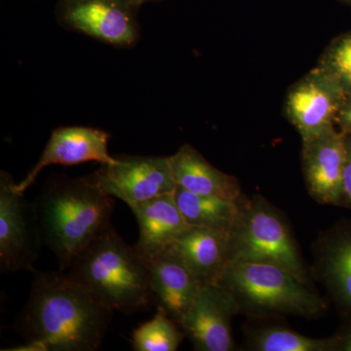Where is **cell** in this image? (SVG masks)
<instances>
[{
	"mask_svg": "<svg viewBox=\"0 0 351 351\" xmlns=\"http://www.w3.org/2000/svg\"><path fill=\"white\" fill-rule=\"evenodd\" d=\"M112 313L69 274L39 272L18 326L27 341L45 351H94Z\"/></svg>",
	"mask_w": 351,
	"mask_h": 351,
	"instance_id": "obj_1",
	"label": "cell"
},
{
	"mask_svg": "<svg viewBox=\"0 0 351 351\" xmlns=\"http://www.w3.org/2000/svg\"><path fill=\"white\" fill-rule=\"evenodd\" d=\"M43 244L56 256L62 271L110 223L112 196L85 177L52 178L32 203Z\"/></svg>",
	"mask_w": 351,
	"mask_h": 351,
	"instance_id": "obj_2",
	"label": "cell"
},
{
	"mask_svg": "<svg viewBox=\"0 0 351 351\" xmlns=\"http://www.w3.org/2000/svg\"><path fill=\"white\" fill-rule=\"evenodd\" d=\"M69 276L112 311L140 313L154 302L149 270L110 225L73 260Z\"/></svg>",
	"mask_w": 351,
	"mask_h": 351,
	"instance_id": "obj_3",
	"label": "cell"
},
{
	"mask_svg": "<svg viewBox=\"0 0 351 351\" xmlns=\"http://www.w3.org/2000/svg\"><path fill=\"white\" fill-rule=\"evenodd\" d=\"M234 297L239 313L253 316L313 317L326 308L324 300L294 274L267 263L232 261L218 282Z\"/></svg>",
	"mask_w": 351,
	"mask_h": 351,
	"instance_id": "obj_4",
	"label": "cell"
},
{
	"mask_svg": "<svg viewBox=\"0 0 351 351\" xmlns=\"http://www.w3.org/2000/svg\"><path fill=\"white\" fill-rule=\"evenodd\" d=\"M228 237L230 262L272 263L311 286V274L287 219L265 198L242 199Z\"/></svg>",
	"mask_w": 351,
	"mask_h": 351,
	"instance_id": "obj_5",
	"label": "cell"
},
{
	"mask_svg": "<svg viewBox=\"0 0 351 351\" xmlns=\"http://www.w3.org/2000/svg\"><path fill=\"white\" fill-rule=\"evenodd\" d=\"M136 0H58L56 19L68 31L117 48H130L141 36Z\"/></svg>",
	"mask_w": 351,
	"mask_h": 351,
	"instance_id": "obj_6",
	"label": "cell"
},
{
	"mask_svg": "<svg viewBox=\"0 0 351 351\" xmlns=\"http://www.w3.org/2000/svg\"><path fill=\"white\" fill-rule=\"evenodd\" d=\"M10 173H0V269L1 272L25 269L36 272L43 244L32 203L15 189Z\"/></svg>",
	"mask_w": 351,
	"mask_h": 351,
	"instance_id": "obj_7",
	"label": "cell"
},
{
	"mask_svg": "<svg viewBox=\"0 0 351 351\" xmlns=\"http://www.w3.org/2000/svg\"><path fill=\"white\" fill-rule=\"evenodd\" d=\"M104 193L128 206L173 193L177 189L170 157L119 156L87 176Z\"/></svg>",
	"mask_w": 351,
	"mask_h": 351,
	"instance_id": "obj_8",
	"label": "cell"
},
{
	"mask_svg": "<svg viewBox=\"0 0 351 351\" xmlns=\"http://www.w3.org/2000/svg\"><path fill=\"white\" fill-rule=\"evenodd\" d=\"M346 95L329 73L317 66L288 90L285 114L302 138L336 125Z\"/></svg>",
	"mask_w": 351,
	"mask_h": 351,
	"instance_id": "obj_9",
	"label": "cell"
},
{
	"mask_svg": "<svg viewBox=\"0 0 351 351\" xmlns=\"http://www.w3.org/2000/svg\"><path fill=\"white\" fill-rule=\"evenodd\" d=\"M239 313V304L226 289L204 283L180 327L195 350L232 351V318Z\"/></svg>",
	"mask_w": 351,
	"mask_h": 351,
	"instance_id": "obj_10",
	"label": "cell"
},
{
	"mask_svg": "<svg viewBox=\"0 0 351 351\" xmlns=\"http://www.w3.org/2000/svg\"><path fill=\"white\" fill-rule=\"evenodd\" d=\"M346 152V134L336 125L302 138L304 181L320 204L341 205Z\"/></svg>",
	"mask_w": 351,
	"mask_h": 351,
	"instance_id": "obj_11",
	"label": "cell"
},
{
	"mask_svg": "<svg viewBox=\"0 0 351 351\" xmlns=\"http://www.w3.org/2000/svg\"><path fill=\"white\" fill-rule=\"evenodd\" d=\"M110 138L107 132L92 127L64 126L55 129L38 162L22 182H16V191L24 193L44 168L54 164L73 166L90 161L114 162L115 157L108 152Z\"/></svg>",
	"mask_w": 351,
	"mask_h": 351,
	"instance_id": "obj_12",
	"label": "cell"
},
{
	"mask_svg": "<svg viewBox=\"0 0 351 351\" xmlns=\"http://www.w3.org/2000/svg\"><path fill=\"white\" fill-rule=\"evenodd\" d=\"M144 261L157 309L180 325L204 283L186 267L173 245Z\"/></svg>",
	"mask_w": 351,
	"mask_h": 351,
	"instance_id": "obj_13",
	"label": "cell"
},
{
	"mask_svg": "<svg viewBox=\"0 0 351 351\" xmlns=\"http://www.w3.org/2000/svg\"><path fill=\"white\" fill-rule=\"evenodd\" d=\"M129 207L135 215L140 230L134 248L144 260L169 248L191 228L176 203L174 193Z\"/></svg>",
	"mask_w": 351,
	"mask_h": 351,
	"instance_id": "obj_14",
	"label": "cell"
},
{
	"mask_svg": "<svg viewBox=\"0 0 351 351\" xmlns=\"http://www.w3.org/2000/svg\"><path fill=\"white\" fill-rule=\"evenodd\" d=\"M316 276L341 308L351 311V226L332 230L318 240Z\"/></svg>",
	"mask_w": 351,
	"mask_h": 351,
	"instance_id": "obj_15",
	"label": "cell"
},
{
	"mask_svg": "<svg viewBox=\"0 0 351 351\" xmlns=\"http://www.w3.org/2000/svg\"><path fill=\"white\" fill-rule=\"evenodd\" d=\"M169 157L178 186L196 195L230 200L242 198L239 180L217 169L193 145H184Z\"/></svg>",
	"mask_w": 351,
	"mask_h": 351,
	"instance_id": "obj_16",
	"label": "cell"
},
{
	"mask_svg": "<svg viewBox=\"0 0 351 351\" xmlns=\"http://www.w3.org/2000/svg\"><path fill=\"white\" fill-rule=\"evenodd\" d=\"M175 250L203 283H217L230 263L228 233L191 226L173 244Z\"/></svg>",
	"mask_w": 351,
	"mask_h": 351,
	"instance_id": "obj_17",
	"label": "cell"
},
{
	"mask_svg": "<svg viewBox=\"0 0 351 351\" xmlns=\"http://www.w3.org/2000/svg\"><path fill=\"white\" fill-rule=\"evenodd\" d=\"M174 197L189 226L210 228L228 234L239 216L242 203V198L230 200L217 196L196 195L178 186Z\"/></svg>",
	"mask_w": 351,
	"mask_h": 351,
	"instance_id": "obj_18",
	"label": "cell"
},
{
	"mask_svg": "<svg viewBox=\"0 0 351 351\" xmlns=\"http://www.w3.org/2000/svg\"><path fill=\"white\" fill-rule=\"evenodd\" d=\"M249 343L258 351H330L339 346L338 339L311 338L282 327L257 330Z\"/></svg>",
	"mask_w": 351,
	"mask_h": 351,
	"instance_id": "obj_19",
	"label": "cell"
},
{
	"mask_svg": "<svg viewBox=\"0 0 351 351\" xmlns=\"http://www.w3.org/2000/svg\"><path fill=\"white\" fill-rule=\"evenodd\" d=\"M186 335L173 318L161 309L152 320L133 332L132 346L136 351H176Z\"/></svg>",
	"mask_w": 351,
	"mask_h": 351,
	"instance_id": "obj_20",
	"label": "cell"
},
{
	"mask_svg": "<svg viewBox=\"0 0 351 351\" xmlns=\"http://www.w3.org/2000/svg\"><path fill=\"white\" fill-rule=\"evenodd\" d=\"M317 66L329 73L346 95L351 94V31L332 39L318 60Z\"/></svg>",
	"mask_w": 351,
	"mask_h": 351,
	"instance_id": "obj_21",
	"label": "cell"
},
{
	"mask_svg": "<svg viewBox=\"0 0 351 351\" xmlns=\"http://www.w3.org/2000/svg\"><path fill=\"white\" fill-rule=\"evenodd\" d=\"M345 134V133H343ZM346 137V161L343 180V195L341 205L351 207V136Z\"/></svg>",
	"mask_w": 351,
	"mask_h": 351,
	"instance_id": "obj_22",
	"label": "cell"
},
{
	"mask_svg": "<svg viewBox=\"0 0 351 351\" xmlns=\"http://www.w3.org/2000/svg\"><path fill=\"white\" fill-rule=\"evenodd\" d=\"M336 126L346 135L351 136V94L346 95L336 120Z\"/></svg>",
	"mask_w": 351,
	"mask_h": 351,
	"instance_id": "obj_23",
	"label": "cell"
},
{
	"mask_svg": "<svg viewBox=\"0 0 351 351\" xmlns=\"http://www.w3.org/2000/svg\"><path fill=\"white\" fill-rule=\"evenodd\" d=\"M343 350L351 351V335L348 337V339H346L345 343L343 346Z\"/></svg>",
	"mask_w": 351,
	"mask_h": 351,
	"instance_id": "obj_24",
	"label": "cell"
},
{
	"mask_svg": "<svg viewBox=\"0 0 351 351\" xmlns=\"http://www.w3.org/2000/svg\"><path fill=\"white\" fill-rule=\"evenodd\" d=\"M136 1H137L138 3L140 4L141 6H142L143 4L149 3V2L159 1V0H136Z\"/></svg>",
	"mask_w": 351,
	"mask_h": 351,
	"instance_id": "obj_25",
	"label": "cell"
},
{
	"mask_svg": "<svg viewBox=\"0 0 351 351\" xmlns=\"http://www.w3.org/2000/svg\"><path fill=\"white\" fill-rule=\"evenodd\" d=\"M341 3L346 4V5L351 7V0H339Z\"/></svg>",
	"mask_w": 351,
	"mask_h": 351,
	"instance_id": "obj_26",
	"label": "cell"
}]
</instances>
